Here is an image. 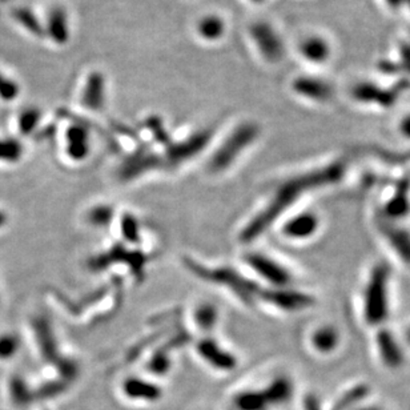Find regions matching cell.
<instances>
[{"mask_svg": "<svg viewBox=\"0 0 410 410\" xmlns=\"http://www.w3.org/2000/svg\"><path fill=\"white\" fill-rule=\"evenodd\" d=\"M345 170L347 164L340 160L285 180L280 187H277L267 206L245 225L241 232V240L244 243H251L256 237L261 236L304 195L338 183L344 177Z\"/></svg>", "mask_w": 410, "mask_h": 410, "instance_id": "obj_1", "label": "cell"}, {"mask_svg": "<svg viewBox=\"0 0 410 410\" xmlns=\"http://www.w3.org/2000/svg\"><path fill=\"white\" fill-rule=\"evenodd\" d=\"M391 270L385 264L375 265L363 292V317L368 325L377 327L389 317Z\"/></svg>", "mask_w": 410, "mask_h": 410, "instance_id": "obj_2", "label": "cell"}, {"mask_svg": "<svg viewBox=\"0 0 410 410\" xmlns=\"http://www.w3.org/2000/svg\"><path fill=\"white\" fill-rule=\"evenodd\" d=\"M256 136H257V128L254 126L247 124V126L237 128V131H235L227 139V142L221 145L216 155L212 158L211 161L212 170L216 172L228 170L235 163V160L241 155V152L252 144Z\"/></svg>", "mask_w": 410, "mask_h": 410, "instance_id": "obj_3", "label": "cell"}, {"mask_svg": "<svg viewBox=\"0 0 410 410\" xmlns=\"http://www.w3.org/2000/svg\"><path fill=\"white\" fill-rule=\"evenodd\" d=\"M259 296L267 301L269 305L285 312H299L311 308L315 304V299L311 295L292 289L289 286L269 288L267 290L260 292Z\"/></svg>", "mask_w": 410, "mask_h": 410, "instance_id": "obj_4", "label": "cell"}, {"mask_svg": "<svg viewBox=\"0 0 410 410\" xmlns=\"http://www.w3.org/2000/svg\"><path fill=\"white\" fill-rule=\"evenodd\" d=\"M245 263L256 274L269 283L270 288H283L290 284L292 276L288 269L267 254L249 253L245 256Z\"/></svg>", "mask_w": 410, "mask_h": 410, "instance_id": "obj_5", "label": "cell"}, {"mask_svg": "<svg viewBox=\"0 0 410 410\" xmlns=\"http://www.w3.org/2000/svg\"><path fill=\"white\" fill-rule=\"evenodd\" d=\"M197 352L205 363H209L212 368L218 370L229 372L237 368L236 357L227 349L221 347L216 340H211V338L202 340L197 344Z\"/></svg>", "mask_w": 410, "mask_h": 410, "instance_id": "obj_6", "label": "cell"}, {"mask_svg": "<svg viewBox=\"0 0 410 410\" xmlns=\"http://www.w3.org/2000/svg\"><path fill=\"white\" fill-rule=\"evenodd\" d=\"M320 228V219L313 212H302L286 221L283 233L290 240H308L315 236Z\"/></svg>", "mask_w": 410, "mask_h": 410, "instance_id": "obj_7", "label": "cell"}, {"mask_svg": "<svg viewBox=\"0 0 410 410\" xmlns=\"http://www.w3.org/2000/svg\"><path fill=\"white\" fill-rule=\"evenodd\" d=\"M377 349L382 363L391 369H397L404 363V352L395 334L388 329H381L376 337Z\"/></svg>", "mask_w": 410, "mask_h": 410, "instance_id": "obj_8", "label": "cell"}, {"mask_svg": "<svg viewBox=\"0 0 410 410\" xmlns=\"http://www.w3.org/2000/svg\"><path fill=\"white\" fill-rule=\"evenodd\" d=\"M379 231L389 245L393 248L402 261L410 264V233L408 231L395 225L393 221L382 220L379 222Z\"/></svg>", "mask_w": 410, "mask_h": 410, "instance_id": "obj_9", "label": "cell"}, {"mask_svg": "<svg viewBox=\"0 0 410 410\" xmlns=\"http://www.w3.org/2000/svg\"><path fill=\"white\" fill-rule=\"evenodd\" d=\"M300 54L309 63H327L331 55V43L322 35H309L300 43Z\"/></svg>", "mask_w": 410, "mask_h": 410, "instance_id": "obj_10", "label": "cell"}, {"mask_svg": "<svg viewBox=\"0 0 410 410\" xmlns=\"http://www.w3.org/2000/svg\"><path fill=\"white\" fill-rule=\"evenodd\" d=\"M123 392L129 400L155 402L163 395V391L156 384L147 379L131 377L123 384Z\"/></svg>", "mask_w": 410, "mask_h": 410, "instance_id": "obj_11", "label": "cell"}, {"mask_svg": "<svg viewBox=\"0 0 410 410\" xmlns=\"http://www.w3.org/2000/svg\"><path fill=\"white\" fill-rule=\"evenodd\" d=\"M410 184L409 181H404L398 186V188L392 196V199L386 203L384 208L382 219L388 221L398 220L407 216L410 211Z\"/></svg>", "mask_w": 410, "mask_h": 410, "instance_id": "obj_12", "label": "cell"}, {"mask_svg": "<svg viewBox=\"0 0 410 410\" xmlns=\"http://www.w3.org/2000/svg\"><path fill=\"white\" fill-rule=\"evenodd\" d=\"M253 38L256 43H259L260 49L268 56L267 59L277 60L281 56L283 46L277 35L270 30L267 24H259L253 28Z\"/></svg>", "mask_w": 410, "mask_h": 410, "instance_id": "obj_13", "label": "cell"}, {"mask_svg": "<svg viewBox=\"0 0 410 410\" xmlns=\"http://www.w3.org/2000/svg\"><path fill=\"white\" fill-rule=\"evenodd\" d=\"M88 133L81 126H72L67 132V155L75 161L88 156Z\"/></svg>", "mask_w": 410, "mask_h": 410, "instance_id": "obj_14", "label": "cell"}, {"mask_svg": "<svg viewBox=\"0 0 410 410\" xmlns=\"http://www.w3.org/2000/svg\"><path fill=\"white\" fill-rule=\"evenodd\" d=\"M311 343L315 352L321 354H329L338 347L340 333L333 325H324L313 331Z\"/></svg>", "mask_w": 410, "mask_h": 410, "instance_id": "obj_15", "label": "cell"}, {"mask_svg": "<svg viewBox=\"0 0 410 410\" xmlns=\"http://www.w3.org/2000/svg\"><path fill=\"white\" fill-rule=\"evenodd\" d=\"M292 392H293V386L290 379L286 377H277L269 384L263 393L265 395L269 405H274V404H284L286 401H289L292 397Z\"/></svg>", "mask_w": 410, "mask_h": 410, "instance_id": "obj_16", "label": "cell"}, {"mask_svg": "<svg viewBox=\"0 0 410 410\" xmlns=\"http://www.w3.org/2000/svg\"><path fill=\"white\" fill-rule=\"evenodd\" d=\"M35 331H36L38 344H39L42 353L46 354V357L55 359V356H56V340H54V334L51 331L49 324L43 318L36 320L35 321Z\"/></svg>", "mask_w": 410, "mask_h": 410, "instance_id": "obj_17", "label": "cell"}, {"mask_svg": "<svg viewBox=\"0 0 410 410\" xmlns=\"http://www.w3.org/2000/svg\"><path fill=\"white\" fill-rule=\"evenodd\" d=\"M219 320V312L215 305L205 302L195 311L196 327L203 331H211L216 328Z\"/></svg>", "mask_w": 410, "mask_h": 410, "instance_id": "obj_18", "label": "cell"}, {"mask_svg": "<svg viewBox=\"0 0 410 410\" xmlns=\"http://www.w3.org/2000/svg\"><path fill=\"white\" fill-rule=\"evenodd\" d=\"M235 405L238 410H267L268 401L263 392L244 391L235 398Z\"/></svg>", "mask_w": 410, "mask_h": 410, "instance_id": "obj_19", "label": "cell"}, {"mask_svg": "<svg viewBox=\"0 0 410 410\" xmlns=\"http://www.w3.org/2000/svg\"><path fill=\"white\" fill-rule=\"evenodd\" d=\"M296 91L301 94V95L315 99L317 101H322L325 99L329 97L331 90H328V87L321 81H317L315 79L306 80L301 79L296 83L295 85Z\"/></svg>", "mask_w": 410, "mask_h": 410, "instance_id": "obj_20", "label": "cell"}, {"mask_svg": "<svg viewBox=\"0 0 410 410\" xmlns=\"http://www.w3.org/2000/svg\"><path fill=\"white\" fill-rule=\"evenodd\" d=\"M199 32H200L202 38H204V39L216 40L224 32V24L219 17L209 16L199 23Z\"/></svg>", "mask_w": 410, "mask_h": 410, "instance_id": "obj_21", "label": "cell"}, {"mask_svg": "<svg viewBox=\"0 0 410 410\" xmlns=\"http://www.w3.org/2000/svg\"><path fill=\"white\" fill-rule=\"evenodd\" d=\"M20 347V340L15 333L0 334V360H10L15 357Z\"/></svg>", "mask_w": 410, "mask_h": 410, "instance_id": "obj_22", "label": "cell"}, {"mask_svg": "<svg viewBox=\"0 0 410 410\" xmlns=\"http://www.w3.org/2000/svg\"><path fill=\"white\" fill-rule=\"evenodd\" d=\"M84 101L90 108H99L103 104V87H101V78L94 76L88 90L85 91Z\"/></svg>", "mask_w": 410, "mask_h": 410, "instance_id": "obj_23", "label": "cell"}, {"mask_svg": "<svg viewBox=\"0 0 410 410\" xmlns=\"http://www.w3.org/2000/svg\"><path fill=\"white\" fill-rule=\"evenodd\" d=\"M22 156V147L15 140L0 142V160L1 161H17Z\"/></svg>", "mask_w": 410, "mask_h": 410, "instance_id": "obj_24", "label": "cell"}, {"mask_svg": "<svg viewBox=\"0 0 410 410\" xmlns=\"http://www.w3.org/2000/svg\"><path fill=\"white\" fill-rule=\"evenodd\" d=\"M149 365H151L149 369L154 373H165L170 369V360L164 353H161V354L154 356Z\"/></svg>", "mask_w": 410, "mask_h": 410, "instance_id": "obj_25", "label": "cell"}, {"mask_svg": "<svg viewBox=\"0 0 410 410\" xmlns=\"http://www.w3.org/2000/svg\"><path fill=\"white\" fill-rule=\"evenodd\" d=\"M110 218H112V211H110V208L104 206V205L96 208L90 215V219L94 224L107 222V221L110 220Z\"/></svg>", "mask_w": 410, "mask_h": 410, "instance_id": "obj_26", "label": "cell"}, {"mask_svg": "<svg viewBox=\"0 0 410 410\" xmlns=\"http://www.w3.org/2000/svg\"><path fill=\"white\" fill-rule=\"evenodd\" d=\"M398 131L405 139L410 140V113L402 116V119L400 120V124H398Z\"/></svg>", "mask_w": 410, "mask_h": 410, "instance_id": "obj_27", "label": "cell"}, {"mask_svg": "<svg viewBox=\"0 0 410 410\" xmlns=\"http://www.w3.org/2000/svg\"><path fill=\"white\" fill-rule=\"evenodd\" d=\"M6 222H7V215L3 211H0V228H3Z\"/></svg>", "mask_w": 410, "mask_h": 410, "instance_id": "obj_28", "label": "cell"}, {"mask_svg": "<svg viewBox=\"0 0 410 410\" xmlns=\"http://www.w3.org/2000/svg\"><path fill=\"white\" fill-rule=\"evenodd\" d=\"M356 410H382L379 407H376V405H369V407H363V408H360V409Z\"/></svg>", "mask_w": 410, "mask_h": 410, "instance_id": "obj_29", "label": "cell"}, {"mask_svg": "<svg viewBox=\"0 0 410 410\" xmlns=\"http://www.w3.org/2000/svg\"><path fill=\"white\" fill-rule=\"evenodd\" d=\"M405 338H407V343L409 344L410 347V327L409 328H408V331H407V333H405Z\"/></svg>", "mask_w": 410, "mask_h": 410, "instance_id": "obj_30", "label": "cell"}]
</instances>
